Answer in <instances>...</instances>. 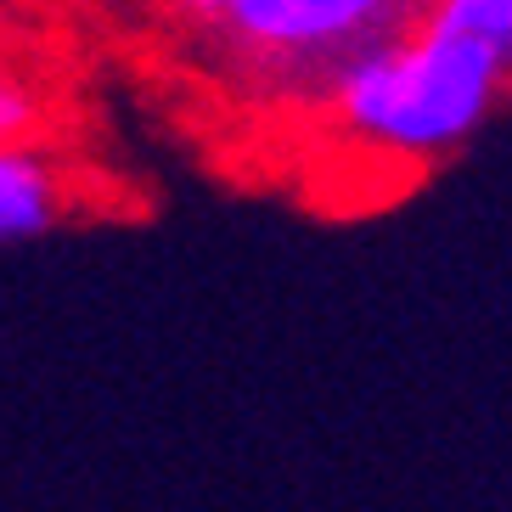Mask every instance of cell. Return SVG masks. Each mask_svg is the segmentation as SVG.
<instances>
[{
    "label": "cell",
    "instance_id": "cell-1",
    "mask_svg": "<svg viewBox=\"0 0 512 512\" xmlns=\"http://www.w3.org/2000/svg\"><path fill=\"white\" fill-rule=\"evenodd\" d=\"M507 91V62L422 6L411 23L349 51L310 107L321 136L355 164L417 181L479 136Z\"/></svg>",
    "mask_w": 512,
    "mask_h": 512
},
{
    "label": "cell",
    "instance_id": "cell-2",
    "mask_svg": "<svg viewBox=\"0 0 512 512\" xmlns=\"http://www.w3.org/2000/svg\"><path fill=\"white\" fill-rule=\"evenodd\" d=\"M428 0H226L203 40L231 91L310 107L349 51L400 29Z\"/></svg>",
    "mask_w": 512,
    "mask_h": 512
},
{
    "label": "cell",
    "instance_id": "cell-3",
    "mask_svg": "<svg viewBox=\"0 0 512 512\" xmlns=\"http://www.w3.org/2000/svg\"><path fill=\"white\" fill-rule=\"evenodd\" d=\"M79 169L51 147V136L0 141V248H23L85 214Z\"/></svg>",
    "mask_w": 512,
    "mask_h": 512
},
{
    "label": "cell",
    "instance_id": "cell-4",
    "mask_svg": "<svg viewBox=\"0 0 512 512\" xmlns=\"http://www.w3.org/2000/svg\"><path fill=\"white\" fill-rule=\"evenodd\" d=\"M34 23V12L0 6V141L51 136L62 119V74Z\"/></svg>",
    "mask_w": 512,
    "mask_h": 512
},
{
    "label": "cell",
    "instance_id": "cell-5",
    "mask_svg": "<svg viewBox=\"0 0 512 512\" xmlns=\"http://www.w3.org/2000/svg\"><path fill=\"white\" fill-rule=\"evenodd\" d=\"M428 12L445 17L451 29L484 40L512 68V0H428Z\"/></svg>",
    "mask_w": 512,
    "mask_h": 512
},
{
    "label": "cell",
    "instance_id": "cell-6",
    "mask_svg": "<svg viewBox=\"0 0 512 512\" xmlns=\"http://www.w3.org/2000/svg\"><path fill=\"white\" fill-rule=\"evenodd\" d=\"M152 17H164V23H175V29H209L214 17H220V6L226 0H141Z\"/></svg>",
    "mask_w": 512,
    "mask_h": 512
},
{
    "label": "cell",
    "instance_id": "cell-7",
    "mask_svg": "<svg viewBox=\"0 0 512 512\" xmlns=\"http://www.w3.org/2000/svg\"><path fill=\"white\" fill-rule=\"evenodd\" d=\"M0 6H17V12L46 17V12H62V6H91V0H0Z\"/></svg>",
    "mask_w": 512,
    "mask_h": 512
}]
</instances>
